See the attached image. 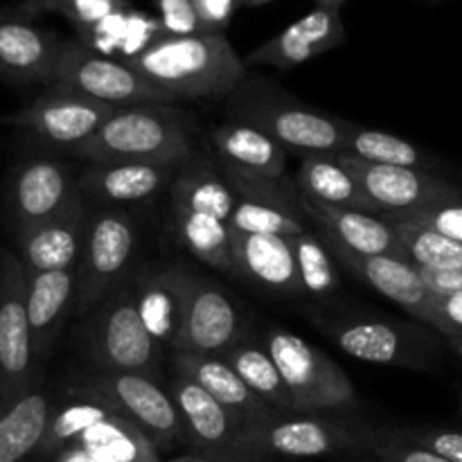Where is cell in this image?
Segmentation results:
<instances>
[{"label":"cell","mask_w":462,"mask_h":462,"mask_svg":"<svg viewBox=\"0 0 462 462\" xmlns=\"http://www.w3.org/2000/svg\"><path fill=\"white\" fill-rule=\"evenodd\" d=\"M125 63L176 102L228 97L246 77V66L226 34L162 36Z\"/></svg>","instance_id":"1"},{"label":"cell","mask_w":462,"mask_h":462,"mask_svg":"<svg viewBox=\"0 0 462 462\" xmlns=\"http://www.w3.org/2000/svg\"><path fill=\"white\" fill-rule=\"evenodd\" d=\"M88 162H153L185 165L197 153L192 120L171 104L117 108L116 116L86 143L68 149Z\"/></svg>","instance_id":"2"},{"label":"cell","mask_w":462,"mask_h":462,"mask_svg":"<svg viewBox=\"0 0 462 462\" xmlns=\"http://www.w3.org/2000/svg\"><path fill=\"white\" fill-rule=\"evenodd\" d=\"M228 97L230 120L255 126L282 149H291L302 156L341 152L346 120L307 106L273 81L244 77Z\"/></svg>","instance_id":"3"},{"label":"cell","mask_w":462,"mask_h":462,"mask_svg":"<svg viewBox=\"0 0 462 462\" xmlns=\"http://www.w3.org/2000/svg\"><path fill=\"white\" fill-rule=\"evenodd\" d=\"M355 420L332 413H275L262 422L244 424L230 462H273L337 458L356 460Z\"/></svg>","instance_id":"4"},{"label":"cell","mask_w":462,"mask_h":462,"mask_svg":"<svg viewBox=\"0 0 462 462\" xmlns=\"http://www.w3.org/2000/svg\"><path fill=\"white\" fill-rule=\"evenodd\" d=\"M264 346L291 397V411L350 418L356 406V388L332 356L282 328L269 329Z\"/></svg>","instance_id":"5"},{"label":"cell","mask_w":462,"mask_h":462,"mask_svg":"<svg viewBox=\"0 0 462 462\" xmlns=\"http://www.w3.org/2000/svg\"><path fill=\"white\" fill-rule=\"evenodd\" d=\"M81 347L95 373H156L162 347L153 343L140 320L129 280L117 284L86 316Z\"/></svg>","instance_id":"6"},{"label":"cell","mask_w":462,"mask_h":462,"mask_svg":"<svg viewBox=\"0 0 462 462\" xmlns=\"http://www.w3.org/2000/svg\"><path fill=\"white\" fill-rule=\"evenodd\" d=\"M138 246L134 217L122 208L97 206L90 210L84 251L77 262L75 316H88L129 273Z\"/></svg>","instance_id":"7"},{"label":"cell","mask_w":462,"mask_h":462,"mask_svg":"<svg viewBox=\"0 0 462 462\" xmlns=\"http://www.w3.org/2000/svg\"><path fill=\"white\" fill-rule=\"evenodd\" d=\"M72 391L93 397L116 415L134 422L153 442L158 454L185 442L179 411L153 374L93 373Z\"/></svg>","instance_id":"8"},{"label":"cell","mask_w":462,"mask_h":462,"mask_svg":"<svg viewBox=\"0 0 462 462\" xmlns=\"http://www.w3.org/2000/svg\"><path fill=\"white\" fill-rule=\"evenodd\" d=\"M52 84L117 108L176 102L125 61L102 57L77 39L63 41Z\"/></svg>","instance_id":"9"},{"label":"cell","mask_w":462,"mask_h":462,"mask_svg":"<svg viewBox=\"0 0 462 462\" xmlns=\"http://www.w3.org/2000/svg\"><path fill=\"white\" fill-rule=\"evenodd\" d=\"M27 320V273L16 253L0 248V397H14L41 382Z\"/></svg>","instance_id":"10"},{"label":"cell","mask_w":462,"mask_h":462,"mask_svg":"<svg viewBox=\"0 0 462 462\" xmlns=\"http://www.w3.org/2000/svg\"><path fill=\"white\" fill-rule=\"evenodd\" d=\"M77 194V176L68 162L50 153L18 158L5 188V210L14 235L57 215Z\"/></svg>","instance_id":"11"},{"label":"cell","mask_w":462,"mask_h":462,"mask_svg":"<svg viewBox=\"0 0 462 462\" xmlns=\"http://www.w3.org/2000/svg\"><path fill=\"white\" fill-rule=\"evenodd\" d=\"M116 113L117 106L95 102L75 90L50 84L34 102L9 116L7 120L23 134L34 135L43 143L63 147L68 152L97 134Z\"/></svg>","instance_id":"12"},{"label":"cell","mask_w":462,"mask_h":462,"mask_svg":"<svg viewBox=\"0 0 462 462\" xmlns=\"http://www.w3.org/2000/svg\"><path fill=\"white\" fill-rule=\"evenodd\" d=\"M338 156L359 179L370 206L382 217H402L422 210V208L462 201V189L458 185L431 171L373 165L343 152H338Z\"/></svg>","instance_id":"13"},{"label":"cell","mask_w":462,"mask_h":462,"mask_svg":"<svg viewBox=\"0 0 462 462\" xmlns=\"http://www.w3.org/2000/svg\"><path fill=\"white\" fill-rule=\"evenodd\" d=\"M221 170L235 194V208L230 215L233 233H266L291 239L310 230L300 201L289 194L280 180L228 165H221Z\"/></svg>","instance_id":"14"},{"label":"cell","mask_w":462,"mask_h":462,"mask_svg":"<svg viewBox=\"0 0 462 462\" xmlns=\"http://www.w3.org/2000/svg\"><path fill=\"white\" fill-rule=\"evenodd\" d=\"M248 334L246 319L221 284L194 273L183 325L171 352L221 355Z\"/></svg>","instance_id":"15"},{"label":"cell","mask_w":462,"mask_h":462,"mask_svg":"<svg viewBox=\"0 0 462 462\" xmlns=\"http://www.w3.org/2000/svg\"><path fill=\"white\" fill-rule=\"evenodd\" d=\"M194 271L176 262H149L129 280L135 310L153 343L174 350Z\"/></svg>","instance_id":"16"},{"label":"cell","mask_w":462,"mask_h":462,"mask_svg":"<svg viewBox=\"0 0 462 462\" xmlns=\"http://www.w3.org/2000/svg\"><path fill=\"white\" fill-rule=\"evenodd\" d=\"M319 328L346 352L347 356L365 364L379 365H406L420 368L427 364L424 356V338L413 329L382 319H334L319 320Z\"/></svg>","instance_id":"17"},{"label":"cell","mask_w":462,"mask_h":462,"mask_svg":"<svg viewBox=\"0 0 462 462\" xmlns=\"http://www.w3.org/2000/svg\"><path fill=\"white\" fill-rule=\"evenodd\" d=\"M63 39L30 18L0 7V81L16 86H50Z\"/></svg>","instance_id":"18"},{"label":"cell","mask_w":462,"mask_h":462,"mask_svg":"<svg viewBox=\"0 0 462 462\" xmlns=\"http://www.w3.org/2000/svg\"><path fill=\"white\" fill-rule=\"evenodd\" d=\"M90 206L81 194L57 215L16 233V257L27 273L77 266L88 233Z\"/></svg>","instance_id":"19"},{"label":"cell","mask_w":462,"mask_h":462,"mask_svg":"<svg viewBox=\"0 0 462 462\" xmlns=\"http://www.w3.org/2000/svg\"><path fill=\"white\" fill-rule=\"evenodd\" d=\"M167 393L179 411L185 445L210 462L233 460L235 438L242 429L239 420L219 402L212 400L203 388L176 373L167 386Z\"/></svg>","instance_id":"20"},{"label":"cell","mask_w":462,"mask_h":462,"mask_svg":"<svg viewBox=\"0 0 462 462\" xmlns=\"http://www.w3.org/2000/svg\"><path fill=\"white\" fill-rule=\"evenodd\" d=\"M343 41H346V25H343L341 9L314 7L296 23L284 27L273 39L253 50L242 61L246 70L251 66L291 70V68L302 66V63L338 48L343 45Z\"/></svg>","instance_id":"21"},{"label":"cell","mask_w":462,"mask_h":462,"mask_svg":"<svg viewBox=\"0 0 462 462\" xmlns=\"http://www.w3.org/2000/svg\"><path fill=\"white\" fill-rule=\"evenodd\" d=\"M180 167L153 162H88L77 176V189L95 206L122 208L126 203H147L167 194Z\"/></svg>","instance_id":"22"},{"label":"cell","mask_w":462,"mask_h":462,"mask_svg":"<svg viewBox=\"0 0 462 462\" xmlns=\"http://www.w3.org/2000/svg\"><path fill=\"white\" fill-rule=\"evenodd\" d=\"M298 201H300L305 219L314 224V233L323 242L337 244L355 255H393L404 260L395 226L386 217L352 210V208L319 206V203L307 201L300 194H298Z\"/></svg>","instance_id":"23"},{"label":"cell","mask_w":462,"mask_h":462,"mask_svg":"<svg viewBox=\"0 0 462 462\" xmlns=\"http://www.w3.org/2000/svg\"><path fill=\"white\" fill-rule=\"evenodd\" d=\"M320 239V237H319ZM323 242V239H320ZM325 248L332 253L338 264L346 266L352 275L364 280L370 289L386 296L388 300L404 307L420 323L433 325V307L436 296L427 289L424 280L420 278L418 269L402 257L393 255H355L337 244L323 242Z\"/></svg>","instance_id":"24"},{"label":"cell","mask_w":462,"mask_h":462,"mask_svg":"<svg viewBox=\"0 0 462 462\" xmlns=\"http://www.w3.org/2000/svg\"><path fill=\"white\" fill-rule=\"evenodd\" d=\"M27 273V271H25ZM77 266L27 273V320L36 368L48 361L63 325L75 314Z\"/></svg>","instance_id":"25"},{"label":"cell","mask_w":462,"mask_h":462,"mask_svg":"<svg viewBox=\"0 0 462 462\" xmlns=\"http://www.w3.org/2000/svg\"><path fill=\"white\" fill-rule=\"evenodd\" d=\"M171 368L180 377H188L199 388L219 402L226 411L239 420V424L262 422L280 411L253 395L246 383L219 355H197V352H171Z\"/></svg>","instance_id":"26"},{"label":"cell","mask_w":462,"mask_h":462,"mask_svg":"<svg viewBox=\"0 0 462 462\" xmlns=\"http://www.w3.org/2000/svg\"><path fill=\"white\" fill-rule=\"evenodd\" d=\"M233 273L278 296H302L291 242L280 235L233 233Z\"/></svg>","instance_id":"27"},{"label":"cell","mask_w":462,"mask_h":462,"mask_svg":"<svg viewBox=\"0 0 462 462\" xmlns=\"http://www.w3.org/2000/svg\"><path fill=\"white\" fill-rule=\"evenodd\" d=\"M54 402L43 379L25 393L0 397V462L36 460Z\"/></svg>","instance_id":"28"},{"label":"cell","mask_w":462,"mask_h":462,"mask_svg":"<svg viewBox=\"0 0 462 462\" xmlns=\"http://www.w3.org/2000/svg\"><path fill=\"white\" fill-rule=\"evenodd\" d=\"M296 185L300 197L319 206L352 208V210L374 212L361 188L359 179L337 153H307L300 161ZM377 215V212H374Z\"/></svg>","instance_id":"29"},{"label":"cell","mask_w":462,"mask_h":462,"mask_svg":"<svg viewBox=\"0 0 462 462\" xmlns=\"http://www.w3.org/2000/svg\"><path fill=\"white\" fill-rule=\"evenodd\" d=\"M217 158L221 165L251 171L280 180L287 170V149L280 147L273 138L244 122L228 120L212 134Z\"/></svg>","instance_id":"30"},{"label":"cell","mask_w":462,"mask_h":462,"mask_svg":"<svg viewBox=\"0 0 462 462\" xmlns=\"http://www.w3.org/2000/svg\"><path fill=\"white\" fill-rule=\"evenodd\" d=\"M219 356L237 373V377L246 383L253 395H257L280 413H291V397L284 388L278 365L271 359L264 341H255L246 334L242 341L221 352Z\"/></svg>","instance_id":"31"},{"label":"cell","mask_w":462,"mask_h":462,"mask_svg":"<svg viewBox=\"0 0 462 462\" xmlns=\"http://www.w3.org/2000/svg\"><path fill=\"white\" fill-rule=\"evenodd\" d=\"M72 445L104 462H161L153 442L129 420L108 415L86 429Z\"/></svg>","instance_id":"32"},{"label":"cell","mask_w":462,"mask_h":462,"mask_svg":"<svg viewBox=\"0 0 462 462\" xmlns=\"http://www.w3.org/2000/svg\"><path fill=\"white\" fill-rule=\"evenodd\" d=\"M341 152L350 153V156L359 158L364 162H373V165L411 167V170L424 171H431L438 167L436 158H431L422 149L415 147L411 140L386 134V131L365 129V126L347 120Z\"/></svg>","instance_id":"33"},{"label":"cell","mask_w":462,"mask_h":462,"mask_svg":"<svg viewBox=\"0 0 462 462\" xmlns=\"http://www.w3.org/2000/svg\"><path fill=\"white\" fill-rule=\"evenodd\" d=\"M108 415H116L108 406L99 404L97 400L84 395V393L70 391V395H66V400L54 402V409L50 413L48 427H45L36 460L54 458L59 451L70 447L86 429L102 422Z\"/></svg>","instance_id":"34"},{"label":"cell","mask_w":462,"mask_h":462,"mask_svg":"<svg viewBox=\"0 0 462 462\" xmlns=\"http://www.w3.org/2000/svg\"><path fill=\"white\" fill-rule=\"evenodd\" d=\"M355 436L359 447L355 462H447L427 447L411 440L402 427L355 420Z\"/></svg>","instance_id":"35"},{"label":"cell","mask_w":462,"mask_h":462,"mask_svg":"<svg viewBox=\"0 0 462 462\" xmlns=\"http://www.w3.org/2000/svg\"><path fill=\"white\" fill-rule=\"evenodd\" d=\"M391 219V217H386ZM400 237L402 255L415 269H458L462 266V244L436 230L409 219H391Z\"/></svg>","instance_id":"36"},{"label":"cell","mask_w":462,"mask_h":462,"mask_svg":"<svg viewBox=\"0 0 462 462\" xmlns=\"http://www.w3.org/2000/svg\"><path fill=\"white\" fill-rule=\"evenodd\" d=\"M293 251V262H296L298 284H300L302 296H310L314 300H323L337 293L338 275L334 266L332 253L325 248L319 235L314 230L296 235L289 239Z\"/></svg>","instance_id":"37"},{"label":"cell","mask_w":462,"mask_h":462,"mask_svg":"<svg viewBox=\"0 0 462 462\" xmlns=\"http://www.w3.org/2000/svg\"><path fill=\"white\" fill-rule=\"evenodd\" d=\"M14 14L23 18L36 21L43 14H61L66 21L79 27H88L120 9L131 7L129 0H18L16 5H9Z\"/></svg>","instance_id":"38"},{"label":"cell","mask_w":462,"mask_h":462,"mask_svg":"<svg viewBox=\"0 0 462 462\" xmlns=\"http://www.w3.org/2000/svg\"><path fill=\"white\" fill-rule=\"evenodd\" d=\"M129 9L131 7L120 9V12L111 14V16L93 23V25L79 27V30H77V41H79L84 48L102 54V57L116 59L117 54H120L122 39H125Z\"/></svg>","instance_id":"39"},{"label":"cell","mask_w":462,"mask_h":462,"mask_svg":"<svg viewBox=\"0 0 462 462\" xmlns=\"http://www.w3.org/2000/svg\"><path fill=\"white\" fill-rule=\"evenodd\" d=\"M162 36L165 34H162V27L161 23H158V18L131 7L129 18H126L125 39H122V48L117 59H120V61H131V59L143 54L149 45H153L158 39H162Z\"/></svg>","instance_id":"40"},{"label":"cell","mask_w":462,"mask_h":462,"mask_svg":"<svg viewBox=\"0 0 462 462\" xmlns=\"http://www.w3.org/2000/svg\"><path fill=\"white\" fill-rule=\"evenodd\" d=\"M391 219L415 221V224L427 226V228L436 230V233L445 235V237L462 244V201L422 208V210H415L411 212V215L391 217Z\"/></svg>","instance_id":"41"},{"label":"cell","mask_w":462,"mask_h":462,"mask_svg":"<svg viewBox=\"0 0 462 462\" xmlns=\"http://www.w3.org/2000/svg\"><path fill=\"white\" fill-rule=\"evenodd\" d=\"M402 431L447 462H462V431L440 427H402Z\"/></svg>","instance_id":"42"},{"label":"cell","mask_w":462,"mask_h":462,"mask_svg":"<svg viewBox=\"0 0 462 462\" xmlns=\"http://www.w3.org/2000/svg\"><path fill=\"white\" fill-rule=\"evenodd\" d=\"M158 7V23L165 36L201 34L192 0H153Z\"/></svg>","instance_id":"43"},{"label":"cell","mask_w":462,"mask_h":462,"mask_svg":"<svg viewBox=\"0 0 462 462\" xmlns=\"http://www.w3.org/2000/svg\"><path fill=\"white\" fill-rule=\"evenodd\" d=\"M201 34H224L242 7L239 0H192Z\"/></svg>","instance_id":"44"},{"label":"cell","mask_w":462,"mask_h":462,"mask_svg":"<svg viewBox=\"0 0 462 462\" xmlns=\"http://www.w3.org/2000/svg\"><path fill=\"white\" fill-rule=\"evenodd\" d=\"M431 328L438 329L449 341L462 338V291L449 293V296H436Z\"/></svg>","instance_id":"45"},{"label":"cell","mask_w":462,"mask_h":462,"mask_svg":"<svg viewBox=\"0 0 462 462\" xmlns=\"http://www.w3.org/2000/svg\"><path fill=\"white\" fill-rule=\"evenodd\" d=\"M54 462H104V460H99V458H95V456L86 454L81 447L70 445V447H66V449L59 451V454L54 456Z\"/></svg>","instance_id":"46"},{"label":"cell","mask_w":462,"mask_h":462,"mask_svg":"<svg viewBox=\"0 0 462 462\" xmlns=\"http://www.w3.org/2000/svg\"><path fill=\"white\" fill-rule=\"evenodd\" d=\"M316 7H329V9H341L346 0H314Z\"/></svg>","instance_id":"47"},{"label":"cell","mask_w":462,"mask_h":462,"mask_svg":"<svg viewBox=\"0 0 462 462\" xmlns=\"http://www.w3.org/2000/svg\"><path fill=\"white\" fill-rule=\"evenodd\" d=\"M161 462H210V460L201 458V456L197 454H189V456H180V458H174V460H161Z\"/></svg>","instance_id":"48"},{"label":"cell","mask_w":462,"mask_h":462,"mask_svg":"<svg viewBox=\"0 0 462 462\" xmlns=\"http://www.w3.org/2000/svg\"><path fill=\"white\" fill-rule=\"evenodd\" d=\"M242 3V7H262V5L271 3V0H239Z\"/></svg>","instance_id":"49"},{"label":"cell","mask_w":462,"mask_h":462,"mask_svg":"<svg viewBox=\"0 0 462 462\" xmlns=\"http://www.w3.org/2000/svg\"><path fill=\"white\" fill-rule=\"evenodd\" d=\"M451 343H454V347L458 350V355L462 356V338H456V341H451Z\"/></svg>","instance_id":"50"}]
</instances>
